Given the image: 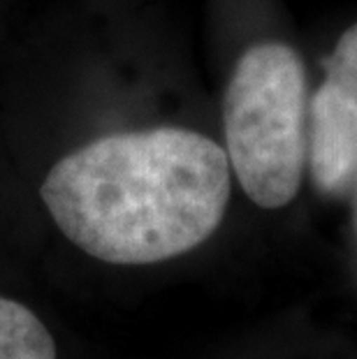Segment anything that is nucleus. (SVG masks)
<instances>
[{"mask_svg":"<svg viewBox=\"0 0 357 359\" xmlns=\"http://www.w3.org/2000/svg\"><path fill=\"white\" fill-rule=\"evenodd\" d=\"M7 149L37 158L35 195L63 239L97 262L144 266L191 253L232 193L223 144L186 126H88L17 83Z\"/></svg>","mask_w":357,"mask_h":359,"instance_id":"nucleus-1","label":"nucleus"},{"mask_svg":"<svg viewBox=\"0 0 357 359\" xmlns=\"http://www.w3.org/2000/svg\"><path fill=\"white\" fill-rule=\"evenodd\" d=\"M307 74L297 51L260 42L241 51L223 93V149L250 202L281 209L299 193L309 158Z\"/></svg>","mask_w":357,"mask_h":359,"instance_id":"nucleus-2","label":"nucleus"},{"mask_svg":"<svg viewBox=\"0 0 357 359\" xmlns=\"http://www.w3.org/2000/svg\"><path fill=\"white\" fill-rule=\"evenodd\" d=\"M309 167L323 193H341L357 177V24L325 60V79L311 97Z\"/></svg>","mask_w":357,"mask_h":359,"instance_id":"nucleus-3","label":"nucleus"},{"mask_svg":"<svg viewBox=\"0 0 357 359\" xmlns=\"http://www.w3.org/2000/svg\"><path fill=\"white\" fill-rule=\"evenodd\" d=\"M0 359H56V341L40 316L0 294Z\"/></svg>","mask_w":357,"mask_h":359,"instance_id":"nucleus-4","label":"nucleus"},{"mask_svg":"<svg viewBox=\"0 0 357 359\" xmlns=\"http://www.w3.org/2000/svg\"><path fill=\"white\" fill-rule=\"evenodd\" d=\"M7 149V142H5V135H3V130H0V151H5Z\"/></svg>","mask_w":357,"mask_h":359,"instance_id":"nucleus-5","label":"nucleus"}]
</instances>
